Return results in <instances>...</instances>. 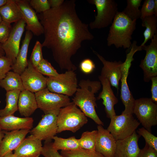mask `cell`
I'll use <instances>...</instances> for the list:
<instances>
[{
    "label": "cell",
    "instance_id": "cell-1",
    "mask_svg": "<svg viewBox=\"0 0 157 157\" xmlns=\"http://www.w3.org/2000/svg\"><path fill=\"white\" fill-rule=\"evenodd\" d=\"M76 0L64 1L60 6L51 8L37 15L43 27L42 47L50 49L62 70L74 71L76 67L71 58L85 40L94 38L89 24L83 22L76 10Z\"/></svg>",
    "mask_w": 157,
    "mask_h": 157
},
{
    "label": "cell",
    "instance_id": "cell-2",
    "mask_svg": "<svg viewBox=\"0 0 157 157\" xmlns=\"http://www.w3.org/2000/svg\"><path fill=\"white\" fill-rule=\"evenodd\" d=\"M78 86L79 87L72 99V102L79 107L87 117L91 119L98 125L104 126V123L99 117L95 110L97 99L95 94L101 88L100 82L82 79L80 81Z\"/></svg>",
    "mask_w": 157,
    "mask_h": 157
},
{
    "label": "cell",
    "instance_id": "cell-3",
    "mask_svg": "<svg viewBox=\"0 0 157 157\" xmlns=\"http://www.w3.org/2000/svg\"><path fill=\"white\" fill-rule=\"evenodd\" d=\"M136 21L129 19L122 12L118 11L110 27L107 39L108 46L113 45L117 48H131Z\"/></svg>",
    "mask_w": 157,
    "mask_h": 157
},
{
    "label": "cell",
    "instance_id": "cell-4",
    "mask_svg": "<svg viewBox=\"0 0 157 157\" xmlns=\"http://www.w3.org/2000/svg\"><path fill=\"white\" fill-rule=\"evenodd\" d=\"M87 117L72 102L60 109L57 116V133L65 131L75 133L88 122Z\"/></svg>",
    "mask_w": 157,
    "mask_h": 157
},
{
    "label": "cell",
    "instance_id": "cell-5",
    "mask_svg": "<svg viewBox=\"0 0 157 157\" xmlns=\"http://www.w3.org/2000/svg\"><path fill=\"white\" fill-rule=\"evenodd\" d=\"M90 4L95 6L97 14L94 20L89 26L91 29H99L111 24L118 11V5L114 0H88Z\"/></svg>",
    "mask_w": 157,
    "mask_h": 157
},
{
    "label": "cell",
    "instance_id": "cell-6",
    "mask_svg": "<svg viewBox=\"0 0 157 157\" xmlns=\"http://www.w3.org/2000/svg\"><path fill=\"white\" fill-rule=\"evenodd\" d=\"M110 120L107 130L116 141L131 136L140 124L132 115L122 113L120 115L114 116Z\"/></svg>",
    "mask_w": 157,
    "mask_h": 157
},
{
    "label": "cell",
    "instance_id": "cell-7",
    "mask_svg": "<svg viewBox=\"0 0 157 157\" xmlns=\"http://www.w3.org/2000/svg\"><path fill=\"white\" fill-rule=\"evenodd\" d=\"M47 88L50 91L72 96L78 88V80L74 71H67L56 77H47Z\"/></svg>",
    "mask_w": 157,
    "mask_h": 157
},
{
    "label": "cell",
    "instance_id": "cell-8",
    "mask_svg": "<svg viewBox=\"0 0 157 157\" xmlns=\"http://www.w3.org/2000/svg\"><path fill=\"white\" fill-rule=\"evenodd\" d=\"M139 49L136 46L133 45L130 52L127 54L126 60L121 66L122 76L120 98L125 106V109L122 113L127 115L133 114L135 100L129 88L127 82L129 70L131 62L133 60V57L135 53Z\"/></svg>",
    "mask_w": 157,
    "mask_h": 157
},
{
    "label": "cell",
    "instance_id": "cell-9",
    "mask_svg": "<svg viewBox=\"0 0 157 157\" xmlns=\"http://www.w3.org/2000/svg\"><path fill=\"white\" fill-rule=\"evenodd\" d=\"M133 113L143 127L151 133L152 127L157 125V104L151 98L135 100Z\"/></svg>",
    "mask_w": 157,
    "mask_h": 157
},
{
    "label": "cell",
    "instance_id": "cell-10",
    "mask_svg": "<svg viewBox=\"0 0 157 157\" xmlns=\"http://www.w3.org/2000/svg\"><path fill=\"white\" fill-rule=\"evenodd\" d=\"M35 94L38 108L44 113L59 110L71 103L69 97L51 92L47 88Z\"/></svg>",
    "mask_w": 157,
    "mask_h": 157
},
{
    "label": "cell",
    "instance_id": "cell-11",
    "mask_svg": "<svg viewBox=\"0 0 157 157\" xmlns=\"http://www.w3.org/2000/svg\"><path fill=\"white\" fill-rule=\"evenodd\" d=\"M60 110L45 113L38 125L30 130L31 135L41 141L51 140L57 133V119Z\"/></svg>",
    "mask_w": 157,
    "mask_h": 157
},
{
    "label": "cell",
    "instance_id": "cell-12",
    "mask_svg": "<svg viewBox=\"0 0 157 157\" xmlns=\"http://www.w3.org/2000/svg\"><path fill=\"white\" fill-rule=\"evenodd\" d=\"M142 47L146 53L141 61L140 67L143 72L144 81L149 82L152 77L157 76V34L151 40L149 45Z\"/></svg>",
    "mask_w": 157,
    "mask_h": 157
},
{
    "label": "cell",
    "instance_id": "cell-13",
    "mask_svg": "<svg viewBox=\"0 0 157 157\" xmlns=\"http://www.w3.org/2000/svg\"><path fill=\"white\" fill-rule=\"evenodd\" d=\"M26 26V23L23 19L15 22L8 39L2 45L5 56L12 61L13 65L16 61L20 49L21 38Z\"/></svg>",
    "mask_w": 157,
    "mask_h": 157
},
{
    "label": "cell",
    "instance_id": "cell-14",
    "mask_svg": "<svg viewBox=\"0 0 157 157\" xmlns=\"http://www.w3.org/2000/svg\"><path fill=\"white\" fill-rule=\"evenodd\" d=\"M28 61L27 67L20 76L24 89L35 93L47 88V77L38 72L29 60Z\"/></svg>",
    "mask_w": 157,
    "mask_h": 157
},
{
    "label": "cell",
    "instance_id": "cell-15",
    "mask_svg": "<svg viewBox=\"0 0 157 157\" xmlns=\"http://www.w3.org/2000/svg\"><path fill=\"white\" fill-rule=\"evenodd\" d=\"M21 12L22 19L26 23V29L36 36L44 33L43 26L34 10L29 4L28 0H15Z\"/></svg>",
    "mask_w": 157,
    "mask_h": 157
},
{
    "label": "cell",
    "instance_id": "cell-16",
    "mask_svg": "<svg viewBox=\"0 0 157 157\" xmlns=\"http://www.w3.org/2000/svg\"><path fill=\"white\" fill-rule=\"evenodd\" d=\"M95 151L104 157H114L116 141L112 135L101 125L97 126Z\"/></svg>",
    "mask_w": 157,
    "mask_h": 157
},
{
    "label": "cell",
    "instance_id": "cell-17",
    "mask_svg": "<svg viewBox=\"0 0 157 157\" xmlns=\"http://www.w3.org/2000/svg\"><path fill=\"white\" fill-rule=\"evenodd\" d=\"M93 51L103 65L100 76L107 79L111 85L118 90L119 82L122 76L121 66L122 62L120 61H107L96 51L94 50Z\"/></svg>",
    "mask_w": 157,
    "mask_h": 157
},
{
    "label": "cell",
    "instance_id": "cell-18",
    "mask_svg": "<svg viewBox=\"0 0 157 157\" xmlns=\"http://www.w3.org/2000/svg\"><path fill=\"white\" fill-rule=\"evenodd\" d=\"M99 78L102 85V89L97 99H102L106 116L110 119L113 116L116 115L114 106L118 103V99L115 95L108 80L100 75L99 76Z\"/></svg>",
    "mask_w": 157,
    "mask_h": 157
},
{
    "label": "cell",
    "instance_id": "cell-19",
    "mask_svg": "<svg viewBox=\"0 0 157 157\" xmlns=\"http://www.w3.org/2000/svg\"><path fill=\"white\" fill-rule=\"evenodd\" d=\"M139 138L135 131L130 136L116 141L114 157H136L140 150L138 145Z\"/></svg>",
    "mask_w": 157,
    "mask_h": 157
},
{
    "label": "cell",
    "instance_id": "cell-20",
    "mask_svg": "<svg viewBox=\"0 0 157 157\" xmlns=\"http://www.w3.org/2000/svg\"><path fill=\"white\" fill-rule=\"evenodd\" d=\"M29 130L8 131L4 135L0 145V157L15 150L30 132Z\"/></svg>",
    "mask_w": 157,
    "mask_h": 157
},
{
    "label": "cell",
    "instance_id": "cell-21",
    "mask_svg": "<svg viewBox=\"0 0 157 157\" xmlns=\"http://www.w3.org/2000/svg\"><path fill=\"white\" fill-rule=\"evenodd\" d=\"M42 147V141L31 135L23 140L14 154L16 157H39Z\"/></svg>",
    "mask_w": 157,
    "mask_h": 157
},
{
    "label": "cell",
    "instance_id": "cell-22",
    "mask_svg": "<svg viewBox=\"0 0 157 157\" xmlns=\"http://www.w3.org/2000/svg\"><path fill=\"white\" fill-rule=\"evenodd\" d=\"M34 120L31 117H20L13 115L0 116V127L2 130L11 131L20 130H31Z\"/></svg>",
    "mask_w": 157,
    "mask_h": 157
},
{
    "label": "cell",
    "instance_id": "cell-23",
    "mask_svg": "<svg viewBox=\"0 0 157 157\" xmlns=\"http://www.w3.org/2000/svg\"><path fill=\"white\" fill-rule=\"evenodd\" d=\"M38 108L35 94L26 90L21 91L18 103V110L20 115L30 117Z\"/></svg>",
    "mask_w": 157,
    "mask_h": 157
},
{
    "label": "cell",
    "instance_id": "cell-24",
    "mask_svg": "<svg viewBox=\"0 0 157 157\" xmlns=\"http://www.w3.org/2000/svg\"><path fill=\"white\" fill-rule=\"evenodd\" d=\"M33 33L27 31L22 44L18 52L15 63L12 66L13 71L21 75L28 65L27 56L28 49Z\"/></svg>",
    "mask_w": 157,
    "mask_h": 157
},
{
    "label": "cell",
    "instance_id": "cell-25",
    "mask_svg": "<svg viewBox=\"0 0 157 157\" xmlns=\"http://www.w3.org/2000/svg\"><path fill=\"white\" fill-rule=\"evenodd\" d=\"M0 15L2 21L10 24L22 19L15 0H9L6 5L0 8Z\"/></svg>",
    "mask_w": 157,
    "mask_h": 157
},
{
    "label": "cell",
    "instance_id": "cell-26",
    "mask_svg": "<svg viewBox=\"0 0 157 157\" xmlns=\"http://www.w3.org/2000/svg\"><path fill=\"white\" fill-rule=\"evenodd\" d=\"M0 87L6 92L15 90L21 92L25 90L20 75L13 71L8 72L4 78L0 81Z\"/></svg>",
    "mask_w": 157,
    "mask_h": 157
},
{
    "label": "cell",
    "instance_id": "cell-27",
    "mask_svg": "<svg viewBox=\"0 0 157 157\" xmlns=\"http://www.w3.org/2000/svg\"><path fill=\"white\" fill-rule=\"evenodd\" d=\"M21 91L18 90L6 92V105L0 110V116L3 117L14 114L18 110V103Z\"/></svg>",
    "mask_w": 157,
    "mask_h": 157
},
{
    "label": "cell",
    "instance_id": "cell-28",
    "mask_svg": "<svg viewBox=\"0 0 157 157\" xmlns=\"http://www.w3.org/2000/svg\"><path fill=\"white\" fill-rule=\"evenodd\" d=\"M54 142H52V147L56 150L71 151L81 149L78 139L75 136L70 137L67 138H64L54 136L52 138Z\"/></svg>",
    "mask_w": 157,
    "mask_h": 157
},
{
    "label": "cell",
    "instance_id": "cell-29",
    "mask_svg": "<svg viewBox=\"0 0 157 157\" xmlns=\"http://www.w3.org/2000/svg\"><path fill=\"white\" fill-rule=\"evenodd\" d=\"M141 19L142 26L146 28L143 33L144 40L140 45L142 47L157 34V17L153 15L146 17Z\"/></svg>",
    "mask_w": 157,
    "mask_h": 157
},
{
    "label": "cell",
    "instance_id": "cell-30",
    "mask_svg": "<svg viewBox=\"0 0 157 157\" xmlns=\"http://www.w3.org/2000/svg\"><path fill=\"white\" fill-rule=\"evenodd\" d=\"M97 130L87 131L82 134L78 141L81 148L90 151H95Z\"/></svg>",
    "mask_w": 157,
    "mask_h": 157
},
{
    "label": "cell",
    "instance_id": "cell-31",
    "mask_svg": "<svg viewBox=\"0 0 157 157\" xmlns=\"http://www.w3.org/2000/svg\"><path fill=\"white\" fill-rule=\"evenodd\" d=\"M142 0H127V6L122 11L129 19L132 20H137L141 17L140 10Z\"/></svg>",
    "mask_w": 157,
    "mask_h": 157
},
{
    "label": "cell",
    "instance_id": "cell-32",
    "mask_svg": "<svg viewBox=\"0 0 157 157\" xmlns=\"http://www.w3.org/2000/svg\"><path fill=\"white\" fill-rule=\"evenodd\" d=\"M60 154L63 157H104L95 151L81 148L75 150H61Z\"/></svg>",
    "mask_w": 157,
    "mask_h": 157
},
{
    "label": "cell",
    "instance_id": "cell-33",
    "mask_svg": "<svg viewBox=\"0 0 157 157\" xmlns=\"http://www.w3.org/2000/svg\"><path fill=\"white\" fill-rule=\"evenodd\" d=\"M35 68L41 74L48 77L57 76L59 74L52 66L51 63L44 58Z\"/></svg>",
    "mask_w": 157,
    "mask_h": 157
},
{
    "label": "cell",
    "instance_id": "cell-34",
    "mask_svg": "<svg viewBox=\"0 0 157 157\" xmlns=\"http://www.w3.org/2000/svg\"><path fill=\"white\" fill-rule=\"evenodd\" d=\"M42 44L37 41L33 49L29 60L35 68L44 58L42 52Z\"/></svg>",
    "mask_w": 157,
    "mask_h": 157
},
{
    "label": "cell",
    "instance_id": "cell-35",
    "mask_svg": "<svg viewBox=\"0 0 157 157\" xmlns=\"http://www.w3.org/2000/svg\"><path fill=\"white\" fill-rule=\"evenodd\" d=\"M138 135L142 136L146 143L157 151V137L152 134L144 127L139 128L137 131Z\"/></svg>",
    "mask_w": 157,
    "mask_h": 157
},
{
    "label": "cell",
    "instance_id": "cell-36",
    "mask_svg": "<svg viewBox=\"0 0 157 157\" xmlns=\"http://www.w3.org/2000/svg\"><path fill=\"white\" fill-rule=\"evenodd\" d=\"M28 1L36 13H41L51 8L48 0H31Z\"/></svg>",
    "mask_w": 157,
    "mask_h": 157
},
{
    "label": "cell",
    "instance_id": "cell-37",
    "mask_svg": "<svg viewBox=\"0 0 157 157\" xmlns=\"http://www.w3.org/2000/svg\"><path fill=\"white\" fill-rule=\"evenodd\" d=\"M154 8V0H145L140 10V18L142 19L146 17L155 15Z\"/></svg>",
    "mask_w": 157,
    "mask_h": 157
},
{
    "label": "cell",
    "instance_id": "cell-38",
    "mask_svg": "<svg viewBox=\"0 0 157 157\" xmlns=\"http://www.w3.org/2000/svg\"><path fill=\"white\" fill-rule=\"evenodd\" d=\"M12 61L5 56L0 57V81L12 69Z\"/></svg>",
    "mask_w": 157,
    "mask_h": 157
},
{
    "label": "cell",
    "instance_id": "cell-39",
    "mask_svg": "<svg viewBox=\"0 0 157 157\" xmlns=\"http://www.w3.org/2000/svg\"><path fill=\"white\" fill-rule=\"evenodd\" d=\"M51 140L45 141L41 154L44 157H63L52 147Z\"/></svg>",
    "mask_w": 157,
    "mask_h": 157
},
{
    "label": "cell",
    "instance_id": "cell-40",
    "mask_svg": "<svg viewBox=\"0 0 157 157\" xmlns=\"http://www.w3.org/2000/svg\"><path fill=\"white\" fill-rule=\"evenodd\" d=\"M12 27L11 24L2 21L0 23V43L4 44L8 39Z\"/></svg>",
    "mask_w": 157,
    "mask_h": 157
},
{
    "label": "cell",
    "instance_id": "cell-41",
    "mask_svg": "<svg viewBox=\"0 0 157 157\" xmlns=\"http://www.w3.org/2000/svg\"><path fill=\"white\" fill-rule=\"evenodd\" d=\"M81 71L85 74L92 73L95 68V65L90 59L86 58L83 60L79 64Z\"/></svg>",
    "mask_w": 157,
    "mask_h": 157
},
{
    "label": "cell",
    "instance_id": "cell-42",
    "mask_svg": "<svg viewBox=\"0 0 157 157\" xmlns=\"http://www.w3.org/2000/svg\"><path fill=\"white\" fill-rule=\"evenodd\" d=\"M136 157H157V151L146 143L144 147L140 149Z\"/></svg>",
    "mask_w": 157,
    "mask_h": 157
},
{
    "label": "cell",
    "instance_id": "cell-43",
    "mask_svg": "<svg viewBox=\"0 0 157 157\" xmlns=\"http://www.w3.org/2000/svg\"><path fill=\"white\" fill-rule=\"evenodd\" d=\"M151 80V99L154 102L157 104V76L152 77Z\"/></svg>",
    "mask_w": 157,
    "mask_h": 157
},
{
    "label": "cell",
    "instance_id": "cell-44",
    "mask_svg": "<svg viewBox=\"0 0 157 157\" xmlns=\"http://www.w3.org/2000/svg\"><path fill=\"white\" fill-rule=\"evenodd\" d=\"M64 0H48L51 8H57L61 6Z\"/></svg>",
    "mask_w": 157,
    "mask_h": 157
},
{
    "label": "cell",
    "instance_id": "cell-45",
    "mask_svg": "<svg viewBox=\"0 0 157 157\" xmlns=\"http://www.w3.org/2000/svg\"><path fill=\"white\" fill-rule=\"evenodd\" d=\"M2 44L0 43V57L5 56V53L2 48Z\"/></svg>",
    "mask_w": 157,
    "mask_h": 157
},
{
    "label": "cell",
    "instance_id": "cell-46",
    "mask_svg": "<svg viewBox=\"0 0 157 157\" xmlns=\"http://www.w3.org/2000/svg\"><path fill=\"white\" fill-rule=\"evenodd\" d=\"M9 0H0V8L6 5Z\"/></svg>",
    "mask_w": 157,
    "mask_h": 157
},
{
    "label": "cell",
    "instance_id": "cell-47",
    "mask_svg": "<svg viewBox=\"0 0 157 157\" xmlns=\"http://www.w3.org/2000/svg\"><path fill=\"white\" fill-rule=\"evenodd\" d=\"M2 157H16L13 152H10Z\"/></svg>",
    "mask_w": 157,
    "mask_h": 157
},
{
    "label": "cell",
    "instance_id": "cell-48",
    "mask_svg": "<svg viewBox=\"0 0 157 157\" xmlns=\"http://www.w3.org/2000/svg\"><path fill=\"white\" fill-rule=\"evenodd\" d=\"M4 133L0 127V145L4 136Z\"/></svg>",
    "mask_w": 157,
    "mask_h": 157
},
{
    "label": "cell",
    "instance_id": "cell-49",
    "mask_svg": "<svg viewBox=\"0 0 157 157\" xmlns=\"http://www.w3.org/2000/svg\"><path fill=\"white\" fill-rule=\"evenodd\" d=\"M155 1V15L157 17V0Z\"/></svg>",
    "mask_w": 157,
    "mask_h": 157
},
{
    "label": "cell",
    "instance_id": "cell-50",
    "mask_svg": "<svg viewBox=\"0 0 157 157\" xmlns=\"http://www.w3.org/2000/svg\"><path fill=\"white\" fill-rule=\"evenodd\" d=\"M2 18L0 15V23L2 22Z\"/></svg>",
    "mask_w": 157,
    "mask_h": 157
}]
</instances>
